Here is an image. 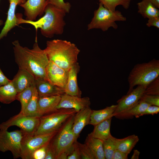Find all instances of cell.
<instances>
[{
    "label": "cell",
    "instance_id": "3957f363",
    "mask_svg": "<svg viewBox=\"0 0 159 159\" xmlns=\"http://www.w3.org/2000/svg\"><path fill=\"white\" fill-rule=\"evenodd\" d=\"M44 50L49 61L67 71L77 62L80 52L74 43L60 39L47 41Z\"/></svg>",
    "mask_w": 159,
    "mask_h": 159
},
{
    "label": "cell",
    "instance_id": "ab89813d",
    "mask_svg": "<svg viewBox=\"0 0 159 159\" xmlns=\"http://www.w3.org/2000/svg\"><path fill=\"white\" fill-rule=\"evenodd\" d=\"M148 19L146 24L148 27L153 26L159 28V17H152Z\"/></svg>",
    "mask_w": 159,
    "mask_h": 159
},
{
    "label": "cell",
    "instance_id": "83f0119b",
    "mask_svg": "<svg viewBox=\"0 0 159 159\" xmlns=\"http://www.w3.org/2000/svg\"><path fill=\"white\" fill-rule=\"evenodd\" d=\"M38 99L39 96L35 85L32 97L24 111L22 113H21L27 116L38 117Z\"/></svg>",
    "mask_w": 159,
    "mask_h": 159
},
{
    "label": "cell",
    "instance_id": "d6986e66",
    "mask_svg": "<svg viewBox=\"0 0 159 159\" xmlns=\"http://www.w3.org/2000/svg\"><path fill=\"white\" fill-rule=\"evenodd\" d=\"M80 70V66L77 62L69 70L67 81L64 88L65 93L81 97L82 92L78 87L77 74Z\"/></svg>",
    "mask_w": 159,
    "mask_h": 159
},
{
    "label": "cell",
    "instance_id": "484cf974",
    "mask_svg": "<svg viewBox=\"0 0 159 159\" xmlns=\"http://www.w3.org/2000/svg\"><path fill=\"white\" fill-rule=\"evenodd\" d=\"M138 12L144 18L159 17V10L150 0H142L137 4Z\"/></svg>",
    "mask_w": 159,
    "mask_h": 159
},
{
    "label": "cell",
    "instance_id": "7bdbcfd3",
    "mask_svg": "<svg viewBox=\"0 0 159 159\" xmlns=\"http://www.w3.org/2000/svg\"><path fill=\"white\" fill-rule=\"evenodd\" d=\"M140 154V152L137 150H135L133 154L131 157V159H138Z\"/></svg>",
    "mask_w": 159,
    "mask_h": 159
},
{
    "label": "cell",
    "instance_id": "e575fe53",
    "mask_svg": "<svg viewBox=\"0 0 159 159\" xmlns=\"http://www.w3.org/2000/svg\"><path fill=\"white\" fill-rule=\"evenodd\" d=\"M140 100L146 102L150 105L159 106V95H143Z\"/></svg>",
    "mask_w": 159,
    "mask_h": 159
},
{
    "label": "cell",
    "instance_id": "d4e9b609",
    "mask_svg": "<svg viewBox=\"0 0 159 159\" xmlns=\"http://www.w3.org/2000/svg\"><path fill=\"white\" fill-rule=\"evenodd\" d=\"M139 140L138 136L133 134L122 139L115 138L117 149L128 154Z\"/></svg>",
    "mask_w": 159,
    "mask_h": 159
},
{
    "label": "cell",
    "instance_id": "f6af8a7d",
    "mask_svg": "<svg viewBox=\"0 0 159 159\" xmlns=\"http://www.w3.org/2000/svg\"><path fill=\"white\" fill-rule=\"evenodd\" d=\"M3 24V21L0 19V26L1 25Z\"/></svg>",
    "mask_w": 159,
    "mask_h": 159
},
{
    "label": "cell",
    "instance_id": "d590c367",
    "mask_svg": "<svg viewBox=\"0 0 159 159\" xmlns=\"http://www.w3.org/2000/svg\"><path fill=\"white\" fill-rule=\"evenodd\" d=\"M49 144V143L36 150L33 154L32 159H44Z\"/></svg>",
    "mask_w": 159,
    "mask_h": 159
},
{
    "label": "cell",
    "instance_id": "8fae6325",
    "mask_svg": "<svg viewBox=\"0 0 159 159\" xmlns=\"http://www.w3.org/2000/svg\"><path fill=\"white\" fill-rule=\"evenodd\" d=\"M146 87L138 85L117 101V107L114 113V116L128 109L136 104L145 93Z\"/></svg>",
    "mask_w": 159,
    "mask_h": 159
},
{
    "label": "cell",
    "instance_id": "4dcf8cb0",
    "mask_svg": "<svg viewBox=\"0 0 159 159\" xmlns=\"http://www.w3.org/2000/svg\"><path fill=\"white\" fill-rule=\"evenodd\" d=\"M115 138L111 135L107 139L103 141V147L105 159H112L113 154L117 149Z\"/></svg>",
    "mask_w": 159,
    "mask_h": 159
},
{
    "label": "cell",
    "instance_id": "cb8c5ba5",
    "mask_svg": "<svg viewBox=\"0 0 159 159\" xmlns=\"http://www.w3.org/2000/svg\"><path fill=\"white\" fill-rule=\"evenodd\" d=\"M85 144L90 150L95 159H105L102 140L88 135Z\"/></svg>",
    "mask_w": 159,
    "mask_h": 159
},
{
    "label": "cell",
    "instance_id": "836d02e7",
    "mask_svg": "<svg viewBox=\"0 0 159 159\" xmlns=\"http://www.w3.org/2000/svg\"><path fill=\"white\" fill-rule=\"evenodd\" d=\"M50 4L55 7L62 9L66 13L69 12L71 7L70 4L65 2L64 0H48Z\"/></svg>",
    "mask_w": 159,
    "mask_h": 159
},
{
    "label": "cell",
    "instance_id": "8992f818",
    "mask_svg": "<svg viewBox=\"0 0 159 159\" xmlns=\"http://www.w3.org/2000/svg\"><path fill=\"white\" fill-rule=\"evenodd\" d=\"M76 112L74 109H60L41 117L39 125L33 134H43L58 130Z\"/></svg>",
    "mask_w": 159,
    "mask_h": 159
},
{
    "label": "cell",
    "instance_id": "4316f807",
    "mask_svg": "<svg viewBox=\"0 0 159 159\" xmlns=\"http://www.w3.org/2000/svg\"><path fill=\"white\" fill-rule=\"evenodd\" d=\"M17 94L11 80L8 84L0 86V102L9 104L16 100Z\"/></svg>",
    "mask_w": 159,
    "mask_h": 159
},
{
    "label": "cell",
    "instance_id": "5bb4252c",
    "mask_svg": "<svg viewBox=\"0 0 159 159\" xmlns=\"http://www.w3.org/2000/svg\"><path fill=\"white\" fill-rule=\"evenodd\" d=\"M49 3L48 0H27L19 6L24 9L26 20L34 21L38 16L43 14L45 7Z\"/></svg>",
    "mask_w": 159,
    "mask_h": 159
},
{
    "label": "cell",
    "instance_id": "e0dca14e",
    "mask_svg": "<svg viewBox=\"0 0 159 159\" xmlns=\"http://www.w3.org/2000/svg\"><path fill=\"white\" fill-rule=\"evenodd\" d=\"M36 79L34 76L26 70L19 68L16 75L11 80L17 93L26 88L35 85Z\"/></svg>",
    "mask_w": 159,
    "mask_h": 159
},
{
    "label": "cell",
    "instance_id": "6da1fadb",
    "mask_svg": "<svg viewBox=\"0 0 159 159\" xmlns=\"http://www.w3.org/2000/svg\"><path fill=\"white\" fill-rule=\"evenodd\" d=\"M15 62L19 68L24 69L33 75L36 80H47L46 68L49 61L44 49L37 42L30 49L23 47L18 40L12 42Z\"/></svg>",
    "mask_w": 159,
    "mask_h": 159
},
{
    "label": "cell",
    "instance_id": "5b68a950",
    "mask_svg": "<svg viewBox=\"0 0 159 159\" xmlns=\"http://www.w3.org/2000/svg\"><path fill=\"white\" fill-rule=\"evenodd\" d=\"M74 115L71 116L58 130L49 143L55 159L62 153L69 155L73 143L77 141L72 130Z\"/></svg>",
    "mask_w": 159,
    "mask_h": 159
},
{
    "label": "cell",
    "instance_id": "ffe728a7",
    "mask_svg": "<svg viewBox=\"0 0 159 159\" xmlns=\"http://www.w3.org/2000/svg\"><path fill=\"white\" fill-rule=\"evenodd\" d=\"M35 87L39 97L61 95L65 93L64 89L53 85L46 80H36Z\"/></svg>",
    "mask_w": 159,
    "mask_h": 159
},
{
    "label": "cell",
    "instance_id": "7a4b0ae2",
    "mask_svg": "<svg viewBox=\"0 0 159 159\" xmlns=\"http://www.w3.org/2000/svg\"><path fill=\"white\" fill-rule=\"evenodd\" d=\"M44 15L37 21L24 19L19 14L18 15L19 24H28L33 25L36 30L40 29L44 37L51 38L55 35H61L63 32L66 23L64 17L66 13L64 10L49 3L45 8Z\"/></svg>",
    "mask_w": 159,
    "mask_h": 159
},
{
    "label": "cell",
    "instance_id": "b9f144b4",
    "mask_svg": "<svg viewBox=\"0 0 159 159\" xmlns=\"http://www.w3.org/2000/svg\"><path fill=\"white\" fill-rule=\"evenodd\" d=\"M44 159H55L54 154L49 147V144Z\"/></svg>",
    "mask_w": 159,
    "mask_h": 159
},
{
    "label": "cell",
    "instance_id": "52a82bcc",
    "mask_svg": "<svg viewBox=\"0 0 159 159\" xmlns=\"http://www.w3.org/2000/svg\"><path fill=\"white\" fill-rule=\"evenodd\" d=\"M126 20V17L120 11L109 10L100 3L98 8L94 11V16L91 21L87 25V29H99L105 32L111 27L116 29L118 26L116 21H125Z\"/></svg>",
    "mask_w": 159,
    "mask_h": 159
},
{
    "label": "cell",
    "instance_id": "ee69618b",
    "mask_svg": "<svg viewBox=\"0 0 159 159\" xmlns=\"http://www.w3.org/2000/svg\"><path fill=\"white\" fill-rule=\"evenodd\" d=\"M150 0L157 8H159V0Z\"/></svg>",
    "mask_w": 159,
    "mask_h": 159
},
{
    "label": "cell",
    "instance_id": "f546056e",
    "mask_svg": "<svg viewBox=\"0 0 159 159\" xmlns=\"http://www.w3.org/2000/svg\"><path fill=\"white\" fill-rule=\"evenodd\" d=\"M105 8L111 11H115L116 7L122 5L125 9H127L132 0H98Z\"/></svg>",
    "mask_w": 159,
    "mask_h": 159
},
{
    "label": "cell",
    "instance_id": "1f68e13d",
    "mask_svg": "<svg viewBox=\"0 0 159 159\" xmlns=\"http://www.w3.org/2000/svg\"><path fill=\"white\" fill-rule=\"evenodd\" d=\"M145 94L159 95V77L150 83L146 87Z\"/></svg>",
    "mask_w": 159,
    "mask_h": 159
},
{
    "label": "cell",
    "instance_id": "277c9868",
    "mask_svg": "<svg viewBox=\"0 0 159 159\" xmlns=\"http://www.w3.org/2000/svg\"><path fill=\"white\" fill-rule=\"evenodd\" d=\"M159 76V60L153 59L148 62L135 65L128 78L129 84L128 92L136 86L145 87Z\"/></svg>",
    "mask_w": 159,
    "mask_h": 159
},
{
    "label": "cell",
    "instance_id": "f1b7e54d",
    "mask_svg": "<svg viewBox=\"0 0 159 159\" xmlns=\"http://www.w3.org/2000/svg\"><path fill=\"white\" fill-rule=\"evenodd\" d=\"M31 86L26 88L21 92L17 93L16 100L19 101L21 105L20 113H22L33 95L34 87Z\"/></svg>",
    "mask_w": 159,
    "mask_h": 159
},
{
    "label": "cell",
    "instance_id": "603a6c76",
    "mask_svg": "<svg viewBox=\"0 0 159 159\" xmlns=\"http://www.w3.org/2000/svg\"><path fill=\"white\" fill-rule=\"evenodd\" d=\"M112 118H110L94 126L92 132L88 135L92 137L104 141L109 138L111 135L110 128Z\"/></svg>",
    "mask_w": 159,
    "mask_h": 159
},
{
    "label": "cell",
    "instance_id": "9a60e30c",
    "mask_svg": "<svg viewBox=\"0 0 159 159\" xmlns=\"http://www.w3.org/2000/svg\"><path fill=\"white\" fill-rule=\"evenodd\" d=\"M27 0H9V5L7 16L4 27L0 33V40L6 37L13 28L19 25V19L15 12L16 7L24 3Z\"/></svg>",
    "mask_w": 159,
    "mask_h": 159
},
{
    "label": "cell",
    "instance_id": "f35d334b",
    "mask_svg": "<svg viewBox=\"0 0 159 159\" xmlns=\"http://www.w3.org/2000/svg\"><path fill=\"white\" fill-rule=\"evenodd\" d=\"M128 154L116 149L113 154L112 159H128Z\"/></svg>",
    "mask_w": 159,
    "mask_h": 159
},
{
    "label": "cell",
    "instance_id": "7c38bea8",
    "mask_svg": "<svg viewBox=\"0 0 159 159\" xmlns=\"http://www.w3.org/2000/svg\"><path fill=\"white\" fill-rule=\"evenodd\" d=\"M68 71L49 61L46 68L47 80L53 85L64 89L67 81Z\"/></svg>",
    "mask_w": 159,
    "mask_h": 159
},
{
    "label": "cell",
    "instance_id": "bcb514c9",
    "mask_svg": "<svg viewBox=\"0 0 159 159\" xmlns=\"http://www.w3.org/2000/svg\"><path fill=\"white\" fill-rule=\"evenodd\" d=\"M0 107H1V106H0Z\"/></svg>",
    "mask_w": 159,
    "mask_h": 159
},
{
    "label": "cell",
    "instance_id": "4fadbf2b",
    "mask_svg": "<svg viewBox=\"0 0 159 159\" xmlns=\"http://www.w3.org/2000/svg\"><path fill=\"white\" fill-rule=\"evenodd\" d=\"M90 105V99L88 97H81L64 93L61 95L57 109H74L77 112Z\"/></svg>",
    "mask_w": 159,
    "mask_h": 159
},
{
    "label": "cell",
    "instance_id": "74e56055",
    "mask_svg": "<svg viewBox=\"0 0 159 159\" xmlns=\"http://www.w3.org/2000/svg\"><path fill=\"white\" fill-rule=\"evenodd\" d=\"M159 112V106L150 105L148 106L146 109L140 115V116L148 115H153L157 114Z\"/></svg>",
    "mask_w": 159,
    "mask_h": 159
},
{
    "label": "cell",
    "instance_id": "2e32d148",
    "mask_svg": "<svg viewBox=\"0 0 159 159\" xmlns=\"http://www.w3.org/2000/svg\"><path fill=\"white\" fill-rule=\"evenodd\" d=\"M92 111L89 106L81 109L74 115L72 130L76 141L83 128L89 124Z\"/></svg>",
    "mask_w": 159,
    "mask_h": 159
},
{
    "label": "cell",
    "instance_id": "30bf717a",
    "mask_svg": "<svg viewBox=\"0 0 159 159\" xmlns=\"http://www.w3.org/2000/svg\"><path fill=\"white\" fill-rule=\"evenodd\" d=\"M40 117L27 116L20 113L0 124V130H7L11 126H16L23 132L33 134L39 124Z\"/></svg>",
    "mask_w": 159,
    "mask_h": 159
},
{
    "label": "cell",
    "instance_id": "44dd1931",
    "mask_svg": "<svg viewBox=\"0 0 159 159\" xmlns=\"http://www.w3.org/2000/svg\"><path fill=\"white\" fill-rule=\"evenodd\" d=\"M117 105H112L99 110H92L89 124L95 126L114 116V113Z\"/></svg>",
    "mask_w": 159,
    "mask_h": 159
},
{
    "label": "cell",
    "instance_id": "9c48e42d",
    "mask_svg": "<svg viewBox=\"0 0 159 159\" xmlns=\"http://www.w3.org/2000/svg\"><path fill=\"white\" fill-rule=\"evenodd\" d=\"M23 136L20 130L9 132L7 130H0V151H10L14 159L21 157V142Z\"/></svg>",
    "mask_w": 159,
    "mask_h": 159
},
{
    "label": "cell",
    "instance_id": "8d00e7d4",
    "mask_svg": "<svg viewBox=\"0 0 159 159\" xmlns=\"http://www.w3.org/2000/svg\"><path fill=\"white\" fill-rule=\"evenodd\" d=\"M81 157L78 148L77 141L73 144L67 159H80Z\"/></svg>",
    "mask_w": 159,
    "mask_h": 159
},
{
    "label": "cell",
    "instance_id": "d6a6232c",
    "mask_svg": "<svg viewBox=\"0 0 159 159\" xmlns=\"http://www.w3.org/2000/svg\"><path fill=\"white\" fill-rule=\"evenodd\" d=\"M78 148L81 159H95V158L86 145L77 142Z\"/></svg>",
    "mask_w": 159,
    "mask_h": 159
},
{
    "label": "cell",
    "instance_id": "7402d4cb",
    "mask_svg": "<svg viewBox=\"0 0 159 159\" xmlns=\"http://www.w3.org/2000/svg\"><path fill=\"white\" fill-rule=\"evenodd\" d=\"M150 105L140 100L136 104L131 107L118 114L114 116L120 119H127L134 117L138 118Z\"/></svg>",
    "mask_w": 159,
    "mask_h": 159
},
{
    "label": "cell",
    "instance_id": "ac0fdd59",
    "mask_svg": "<svg viewBox=\"0 0 159 159\" xmlns=\"http://www.w3.org/2000/svg\"><path fill=\"white\" fill-rule=\"evenodd\" d=\"M61 97L60 95L39 97L38 102V117H40L57 110V107Z\"/></svg>",
    "mask_w": 159,
    "mask_h": 159
},
{
    "label": "cell",
    "instance_id": "60d3db41",
    "mask_svg": "<svg viewBox=\"0 0 159 159\" xmlns=\"http://www.w3.org/2000/svg\"><path fill=\"white\" fill-rule=\"evenodd\" d=\"M11 81L4 75L0 68V86L6 85Z\"/></svg>",
    "mask_w": 159,
    "mask_h": 159
},
{
    "label": "cell",
    "instance_id": "ba28073f",
    "mask_svg": "<svg viewBox=\"0 0 159 159\" xmlns=\"http://www.w3.org/2000/svg\"><path fill=\"white\" fill-rule=\"evenodd\" d=\"M58 130L39 135L27 133L22 131L23 136L21 142L20 158L22 159H32L34 152L40 147L49 144Z\"/></svg>",
    "mask_w": 159,
    "mask_h": 159
}]
</instances>
